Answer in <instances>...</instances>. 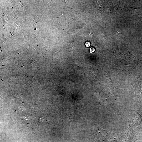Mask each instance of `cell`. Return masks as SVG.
I'll use <instances>...</instances> for the list:
<instances>
[{
  "label": "cell",
  "instance_id": "1",
  "mask_svg": "<svg viewBox=\"0 0 142 142\" xmlns=\"http://www.w3.org/2000/svg\"><path fill=\"white\" fill-rule=\"evenodd\" d=\"M85 45L87 47H89L90 45V43L88 41L86 42L85 43Z\"/></svg>",
  "mask_w": 142,
  "mask_h": 142
},
{
  "label": "cell",
  "instance_id": "2",
  "mask_svg": "<svg viewBox=\"0 0 142 142\" xmlns=\"http://www.w3.org/2000/svg\"><path fill=\"white\" fill-rule=\"evenodd\" d=\"M95 50V49L94 48L91 47L90 48V53H92L94 52Z\"/></svg>",
  "mask_w": 142,
  "mask_h": 142
}]
</instances>
